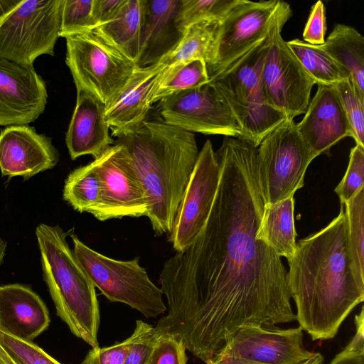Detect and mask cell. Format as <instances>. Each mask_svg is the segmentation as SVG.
Segmentation results:
<instances>
[{
	"instance_id": "6da1fadb",
	"label": "cell",
	"mask_w": 364,
	"mask_h": 364,
	"mask_svg": "<svg viewBox=\"0 0 364 364\" xmlns=\"http://www.w3.org/2000/svg\"><path fill=\"white\" fill-rule=\"evenodd\" d=\"M216 154L220 176L211 211L193 242L163 265L159 284L168 314L154 327L206 364L241 328L296 320L281 257L256 238L266 207L257 146L225 136Z\"/></svg>"
},
{
	"instance_id": "7a4b0ae2",
	"label": "cell",
	"mask_w": 364,
	"mask_h": 364,
	"mask_svg": "<svg viewBox=\"0 0 364 364\" xmlns=\"http://www.w3.org/2000/svg\"><path fill=\"white\" fill-rule=\"evenodd\" d=\"M288 264L287 284L299 326L314 341L333 338L364 300V284L349 256L343 205L326 228L296 243Z\"/></svg>"
},
{
	"instance_id": "3957f363",
	"label": "cell",
	"mask_w": 364,
	"mask_h": 364,
	"mask_svg": "<svg viewBox=\"0 0 364 364\" xmlns=\"http://www.w3.org/2000/svg\"><path fill=\"white\" fill-rule=\"evenodd\" d=\"M114 142L124 145L132 158L154 232L169 234L199 153L194 134L147 117Z\"/></svg>"
},
{
	"instance_id": "277c9868",
	"label": "cell",
	"mask_w": 364,
	"mask_h": 364,
	"mask_svg": "<svg viewBox=\"0 0 364 364\" xmlns=\"http://www.w3.org/2000/svg\"><path fill=\"white\" fill-rule=\"evenodd\" d=\"M67 235L59 225L36 227L43 279L57 315L73 334L97 348L100 314L95 287L70 248Z\"/></svg>"
},
{
	"instance_id": "5b68a950",
	"label": "cell",
	"mask_w": 364,
	"mask_h": 364,
	"mask_svg": "<svg viewBox=\"0 0 364 364\" xmlns=\"http://www.w3.org/2000/svg\"><path fill=\"white\" fill-rule=\"evenodd\" d=\"M269 36L221 73L210 79L240 125L244 139L256 146L287 119L269 104L263 90L262 70Z\"/></svg>"
},
{
	"instance_id": "8992f818",
	"label": "cell",
	"mask_w": 364,
	"mask_h": 364,
	"mask_svg": "<svg viewBox=\"0 0 364 364\" xmlns=\"http://www.w3.org/2000/svg\"><path fill=\"white\" fill-rule=\"evenodd\" d=\"M74 254L95 287L112 302L125 304L146 318L167 310L163 292L149 279L139 257L117 260L96 252L71 235Z\"/></svg>"
},
{
	"instance_id": "52a82bcc",
	"label": "cell",
	"mask_w": 364,
	"mask_h": 364,
	"mask_svg": "<svg viewBox=\"0 0 364 364\" xmlns=\"http://www.w3.org/2000/svg\"><path fill=\"white\" fill-rule=\"evenodd\" d=\"M291 13L290 5L280 0H237L218 23L206 63L210 79L265 40Z\"/></svg>"
},
{
	"instance_id": "ba28073f",
	"label": "cell",
	"mask_w": 364,
	"mask_h": 364,
	"mask_svg": "<svg viewBox=\"0 0 364 364\" xmlns=\"http://www.w3.org/2000/svg\"><path fill=\"white\" fill-rule=\"evenodd\" d=\"M66 58L76 89L107 106L124 88L136 66L93 31L65 37Z\"/></svg>"
},
{
	"instance_id": "9c48e42d",
	"label": "cell",
	"mask_w": 364,
	"mask_h": 364,
	"mask_svg": "<svg viewBox=\"0 0 364 364\" xmlns=\"http://www.w3.org/2000/svg\"><path fill=\"white\" fill-rule=\"evenodd\" d=\"M63 0H22L0 19V57L33 65L41 55H54L60 37Z\"/></svg>"
},
{
	"instance_id": "30bf717a",
	"label": "cell",
	"mask_w": 364,
	"mask_h": 364,
	"mask_svg": "<svg viewBox=\"0 0 364 364\" xmlns=\"http://www.w3.org/2000/svg\"><path fill=\"white\" fill-rule=\"evenodd\" d=\"M316 157L294 119H287L269 133L257 146L259 178L266 205L293 197L304 186L306 171Z\"/></svg>"
},
{
	"instance_id": "8fae6325",
	"label": "cell",
	"mask_w": 364,
	"mask_h": 364,
	"mask_svg": "<svg viewBox=\"0 0 364 364\" xmlns=\"http://www.w3.org/2000/svg\"><path fill=\"white\" fill-rule=\"evenodd\" d=\"M286 23L279 22L269 33L262 82L269 104L294 119L306 112L316 82L282 37Z\"/></svg>"
},
{
	"instance_id": "7c38bea8",
	"label": "cell",
	"mask_w": 364,
	"mask_h": 364,
	"mask_svg": "<svg viewBox=\"0 0 364 364\" xmlns=\"http://www.w3.org/2000/svg\"><path fill=\"white\" fill-rule=\"evenodd\" d=\"M158 110L164 121L188 132L244 139L230 108L210 81L161 99Z\"/></svg>"
},
{
	"instance_id": "4fadbf2b",
	"label": "cell",
	"mask_w": 364,
	"mask_h": 364,
	"mask_svg": "<svg viewBox=\"0 0 364 364\" xmlns=\"http://www.w3.org/2000/svg\"><path fill=\"white\" fill-rule=\"evenodd\" d=\"M93 161L101 194L99 205L91 215L100 221L147 216L145 193L126 147L114 142Z\"/></svg>"
},
{
	"instance_id": "5bb4252c",
	"label": "cell",
	"mask_w": 364,
	"mask_h": 364,
	"mask_svg": "<svg viewBox=\"0 0 364 364\" xmlns=\"http://www.w3.org/2000/svg\"><path fill=\"white\" fill-rule=\"evenodd\" d=\"M220 176L218 156L208 139L199 151L169 233L168 241L176 252L188 247L203 229L214 203Z\"/></svg>"
},
{
	"instance_id": "9a60e30c",
	"label": "cell",
	"mask_w": 364,
	"mask_h": 364,
	"mask_svg": "<svg viewBox=\"0 0 364 364\" xmlns=\"http://www.w3.org/2000/svg\"><path fill=\"white\" fill-rule=\"evenodd\" d=\"M217 353L262 364H301L313 353L304 348L301 326L282 329L274 326L241 328Z\"/></svg>"
},
{
	"instance_id": "2e32d148",
	"label": "cell",
	"mask_w": 364,
	"mask_h": 364,
	"mask_svg": "<svg viewBox=\"0 0 364 364\" xmlns=\"http://www.w3.org/2000/svg\"><path fill=\"white\" fill-rule=\"evenodd\" d=\"M48 92L33 65L0 57V125H26L44 112Z\"/></svg>"
},
{
	"instance_id": "e0dca14e",
	"label": "cell",
	"mask_w": 364,
	"mask_h": 364,
	"mask_svg": "<svg viewBox=\"0 0 364 364\" xmlns=\"http://www.w3.org/2000/svg\"><path fill=\"white\" fill-rule=\"evenodd\" d=\"M59 161V154L47 136L33 127L16 125L0 133V170L9 178L21 176L27 180L51 169Z\"/></svg>"
},
{
	"instance_id": "ac0fdd59",
	"label": "cell",
	"mask_w": 364,
	"mask_h": 364,
	"mask_svg": "<svg viewBox=\"0 0 364 364\" xmlns=\"http://www.w3.org/2000/svg\"><path fill=\"white\" fill-rule=\"evenodd\" d=\"M302 119L296 124L302 139L318 156L327 153L341 139L351 137V130L336 89L317 85Z\"/></svg>"
},
{
	"instance_id": "d6986e66",
	"label": "cell",
	"mask_w": 364,
	"mask_h": 364,
	"mask_svg": "<svg viewBox=\"0 0 364 364\" xmlns=\"http://www.w3.org/2000/svg\"><path fill=\"white\" fill-rule=\"evenodd\" d=\"M181 0H143L140 46L136 66L166 62L184 35L176 19Z\"/></svg>"
},
{
	"instance_id": "ffe728a7",
	"label": "cell",
	"mask_w": 364,
	"mask_h": 364,
	"mask_svg": "<svg viewBox=\"0 0 364 364\" xmlns=\"http://www.w3.org/2000/svg\"><path fill=\"white\" fill-rule=\"evenodd\" d=\"M105 105L92 93L77 89L75 107L65 136L72 159L84 155L98 157L114 144L105 119Z\"/></svg>"
},
{
	"instance_id": "44dd1931",
	"label": "cell",
	"mask_w": 364,
	"mask_h": 364,
	"mask_svg": "<svg viewBox=\"0 0 364 364\" xmlns=\"http://www.w3.org/2000/svg\"><path fill=\"white\" fill-rule=\"evenodd\" d=\"M165 62L136 67L128 82L105 107V119L112 136L128 133L139 127L148 117L151 108V90Z\"/></svg>"
},
{
	"instance_id": "7402d4cb",
	"label": "cell",
	"mask_w": 364,
	"mask_h": 364,
	"mask_svg": "<svg viewBox=\"0 0 364 364\" xmlns=\"http://www.w3.org/2000/svg\"><path fill=\"white\" fill-rule=\"evenodd\" d=\"M48 308L30 287L11 284L0 287V328L18 338L33 341L50 324Z\"/></svg>"
},
{
	"instance_id": "603a6c76",
	"label": "cell",
	"mask_w": 364,
	"mask_h": 364,
	"mask_svg": "<svg viewBox=\"0 0 364 364\" xmlns=\"http://www.w3.org/2000/svg\"><path fill=\"white\" fill-rule=\"evenodd\" d=\"M143 0H125L117 16L92 31L134 64H136L142 23Z\"/></svg>"
},
{
	"instance_id": "cb8c5ba5",
	"label": "cell",
	"mask_w": 364,
	"mask_h": 364,
	"mask_svg": "<svg viewBox=\"0 0 364 364\" xmlns=\"http://www.w3.org/2000/svg\"><path fill=\"white\" fill-rule=\"evenodd\" d=\"M294 199L266 205L256 238L281 257L290 259L296 251V232L294 222Z\"/></svg>"
},
{
	"instance_id": "d4e9b609",
	"label": "cell",
	"mask_w": 364,
	"mask_h": 364,
	"mask_svg": "<svg viewBox=\"0 0 364 364\" xmlns=\"http://www.w3.org/2000/svg\"><path fill=\"white\" fill-rule=\"evenodd\" d=\"M323 49L350 75L364 92V38L354 28L336 24L323 44Z\"/></svg>"
},
{
	"instance_id": "484cf974",
	"label": "cell",
	"mask_w": 364,
	"mask_h": 364,
	"mask_svg": "<svg viewBox=\"0 0 364 364\" xmlns=\"http://www.w3.org/2000/svg\"><path fill=\"white\" fill-rule=\"evenodd\" d=\"M210 81L206 63L193 60L166 66L151 92V105L173 94L193 89Z\"/></svg>"
},
{
	"instance_id": "4316f807",
	"label": "cell",
	"mask_w": 364,
	"mask_h": 364,
	"mask_svg": "<svg viewBox=\"0 0 364 364\" xmlns=\"http://www.w3.org/2000/svg\"><path fill=\"white\" fill-rule=\"evenodd\" d=\"M101 194V183L94 161L79 166L68 176L63 196L79 213L90 214L97 208Z\"/></svg>"
},
{
	"instance_id": "83f0119b",
	"label": "cell",
	"mask_w": 364,
	"mask_h": 364,
	"mask_svg": "<svg viewBox=\"0 0 364 364\" xmlns=\"http://www.w3.org/2000/svg\"><path fill=\"white\" fill-rule=\"evenodd\" d=\"M287 43L316 84L334 86L350 76L321 45H311L298 38Z\"/></svg>"
},
{
	"instance_id": "f1b7e54d",
	"label": "cell",
	"mask_w": 364,
	"mask_h": 364,
	"mask_svg": "<svg viewBox=\"0 0 364 364\" xmlns=\"http://www.w3.org/2000/svg\"><path fill=\"white\" fill-rule=\"evenodd\" d=\"M218 21H202L188 26L174 51L168 57L166 66L193 60L208 63Z\"/></svg>"
},
{
	"instance_id": "f546056e",
	"label": "cell",
	"mask_w": 364,
	"mask_h": 364,
	"mask_svg": "<svg viewBox=\"0 0 364 364\" xmlns=\"http://www.w3.org/2000/svg\"><path fill=\"white\" fill-rule=\"evenodd\" d=\"M343 205L349 256L358 280L364 284V188Z\"/></svg>"
},
{
	"instance_id": "4dcf8cb0",
	"label": "cell",
	"mask_w": 364,
	"mask_h": 364,
	"mask_svg": "<svg viewBox=\"0 0 364 364\" xmlns=\"http://www.w3.org/2000/svg\"><path fill=\"white\" fill-rule=\"evenodd\" d=\"M334 87L350 124L351 137L356 144L364 146V92L358 87L350 76Z\"/></svg>"
},
{
	"instance_id": "1f68e13d",
	"label": "cell",
	"mask_w": 364,
	"mask_h": 364,
	"mask_svg": "<svg viewBox=\"0 0 364 364\" xmlns=\"http://www.w3.org/2000/svg\"><path fill=\"white\" fill-rule=\"evenodd\" d=\"M237 0H181L176 19L186 29L202 21H221Z\"/></svg>"
},
{
	"instance_id": "d6a6232c",
	"label": "cell",
	"mask_w": 364,
	"mask_h": 364,
	"mask_svg": "<svg viewBox=\"0 0 364 364\" xmlns=\"http://www.w3.org/2000/svg\"><path fill=\"white\" fill-rule=\"evenodd\" d=\"M92 9V0H63L60 36L92 31L95 26Z\"/></svg>"
},
{
	"instance_id": "836d02e7",
	"label": "cell",
	"mask_w": 364,
	"mask_h": 364,
	"mask_svg": "<svg viewBox=\"0 0 364 364\" xmlns=\"http://www.w3.org/2000/svg\"><path fill=\"white\" fill-rule=\"evenodd\" d=\"M0 346L17 364H61L33 341L14 337L1 328Z\"/></svg>"
},
{
	"instance_id": "e575fe53",
	"label": "cell",
	"mask_w": 364,
	"mask_h": 364,
	"mask_svg": "<svg viewBox=\"0 0 364 364\" xmlns=\"http://www.w3.org/2000/svg\"><path fill=\"white\" fill-rule=\"evenodd\" d=\"M363 176L364 146L356 144L350 150L346 173L334 190L339 197L341 205L350 200L364 188Z\"/></svg>"
},
{
	"instance_id": "d590c367",
	"label": "cell",
	"mask_w": 364,
	"mask_h": 364,
	"mask_svg": "<svg viewBox=\"0 0 364 364\" xmlns=\"http://www.w3.org/2000/svg\"><path fill=\"white\" fill-rule=\"evenodd\" d=\"M129 338V350L123 364H144L158 338L154 326L137 320Z\"/></svg>"
},
{
	"instance_id": "8d00e7d4",
	"label": "cell",
	"mask_w": 364,
	"mask_h": 364,
	"mask_svg": "<svg viewBox=\"0 0 364 364\" xmlns=\"http://www.w3.org/2000/svg\"><path fill=\"white\" fill-rule=\"evenodd\" d=\"M186 348L182 341L170 335L158 336L144 364H187Z\"/></svg>"
},
{
	"instance_id": "74e56055",
	"label": "cell",
	"mask_w": 364,
	"mask_h": 364,
	"mask_svg": "<svg viewBox=\"0 0 364 364\" xmlns=\"http://www.w3.org/2000/svg\"><path fill=\"white\" fill-rule=\"evenodd\" d=\"M326 32V9L321 1L311 8L303 32L304 42L311 45H322Z\"/></svg>"
},
{
	"instance_id": "f35d334b",
	"label": "cell",
	"mask_w": 364,
	"mask_h": 364,
	"mask_svg": "<svg viewBox=\"0 0 364 364\" xmlns=\"http://www.w3.org/2000/svg\"><path fill=\"white\" fill-rule=\"evenodd\" d=\"M130 343L129 337L111 346L92 348L81 364H123Z\"/></svg>"
},
{
	"instance_id": "ab89813d",
	"label": "cell",
	"mask_w": 364,
	"mask_h": 364,
	"mask_svg": "<svg viewBox=\"0 0 364 364\" xmlns=\"http://www.w3.org/2000/svg\"><path fill=\"white\" fill-rule=\"evenodd\" d=\"M125 0H92V16L95 27L112 20Z\"/></svg>"
},
{
	"instance_id": "60d3db41",
	"label": "cell",
	"mask_w": 364,
	"mask_h": 364,
	"mask_svg": "<svg viewBox=\"0 0 364 364\" xmlns=\"http://www.w3.org/2000/svg\"><path fill=\"white\" fill-rule=\"evenodd\" d=\"M355 334L346 346L348 350L364 353V311L355 316Z\"/></svg>"
},
{
	"instance_id": "b9f144b4",
	"label": "cell",
	"mask_w": 364,
	"mask_h": 364,
	"mask_svg": "<svg viewBox=\"0 0 364 364\" xmlns=\"http://www.w3.org/2000/svg\"><path fill=\"white\" fill-rule=\"evenodd\" d=\"M328 364H364V353L345 348Z\"/></svg>"
},
{
	"instance_id": "7bdbcfd3",
	"label": "cell",
	"mask_w": 364,
	"mask_h": 364,
	"mask_svg": "<svg viewBox=\"0 0 364 364\" xmlns=\"http://www.w3.org/2000/svg\"><path fill=\"white\" fill-rule=\"evenodd\" d=\"M208 364H262L247 358L217 353Z\"/></svg>"
},
{
	"instance_id": "ee69618b",
	"label": "cell",
	"mask_w": 364,
	"mask_h": 364,
	"mask_svg": "<svg viewBox=\"0 0 364 364\" xmlns=\"http://www.w3.org/2000/svg\"><path fill=\"white\" fill-rule=\"evenodd\" d=\"M22 0H0V19L11 12Z\"/></svg>"
},
{
	"instance_id": "f6af8a7d",
	"label": "cell",
	"mask_w": 364,
	"mask_h": 364,
	"mask_svg": "<svg viewBox=\"0 0 364 364\" xmlns=\"http://www.w3.org/2000/svg\"><path fill=\"white\" fill-rule=\"evenodd\" d=\"M0 364H17L16 362L0 346Z\"/></svg>"
},
{
	"instance_id": "bcb514c9",
	"label": "cell",
	"mask_w": 364,
	"mask_h": 364,
	"mask_svg": "<svg viewBox=\"0 0 364 364\" xmlns=\"http://www.w3.org/2000/svg\"><path fill=\"white\" fill-rule=\"evenodd\" d=\"M301 364H323V358L319 353H313L312 355Z\"/></svg>"
},
{
	"instance_id": "7dc6e473",
	"label": "cell",
	"mask_w": 364,
	"mask_h": 364,
	"mask_svg": "<svg viewBox=\"0 0 364 364\" xmlns=\"http://www.w3.org/2000/svg\"><path fill=\"white\" fill-rule=\"evenodd\" d=\"M6 242L0 238V265L2 264L6 255Z\"/></svg>"
}]
</instances>
